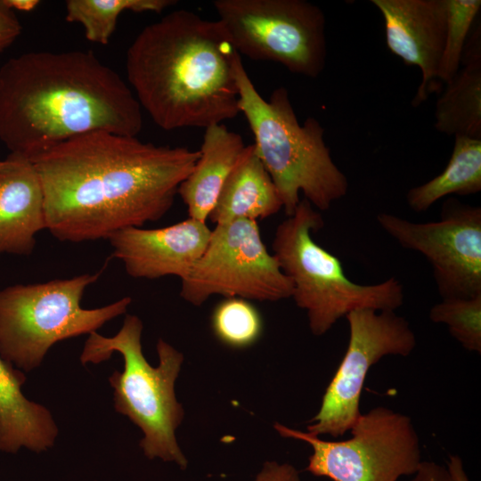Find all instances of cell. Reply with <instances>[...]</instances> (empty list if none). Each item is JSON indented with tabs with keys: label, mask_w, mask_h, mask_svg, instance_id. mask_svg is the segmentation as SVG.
I'll use <instances>...</instances> for the list:
<instances>
[{
	"label": "cell",
	"mask_w": 481,
	"mask_h": 481,
	"mask_svg": "<svg viewBox=\"0 0 481 481\" xmlns=\"http://www.w3.org/2000/svg\"><path fill=\"white\" fill-rule=\"evenodd\" d=\"M481 9L480 0H447L446 32L437 80L445 85L460 69L463 50Z\"/></svg>",
	"instance_id": "603a6c76"
},
{
	"label": "cell",
	"mask_w": 481,
	"mask_h": 481,
	"mask_svg": "<svg viewBox=\"0 0 481 481\" xmlns=\"http://www.w3.org/2000/svg\"><path fill=\"white\" fill-rule=\"evenodd\" d=\"M25 381L24 371L0 355V452L15 453L24 447L40 452L51 448L58 435L49 410L23 395Z\"/></svg>",
	"instance_id": "2e32d148"
},
{
	"label": "cell",
	"mask_w": 481,
	"mask_h": 481,
	"mask_svg": "<svg viewBox=\"0 0 481 481\" xmlns=\"http://www.w3.org/2000/svg\"><path fill=\"white\" fill-rule=\"evenodd\" d=\"M199 151L94 131L32 158L46 229L61 241L108 240L163 217Z\"/></svg>",
	"instance_id": "6da1fadb"
},
{
	"label": "cell",
	"mask_w": 481,
	"mask_h": 481,
	"mask_svg": "<svg viewBox=\"0 0 481 481\" xmlns=\"http://www.w3.org/2000/svg\"><path fill=\"white\" fill-rule=\"evenodd\" d=\"M97 273L15 284L0 289V355L22 371L38 367L57 342L90 334L125 314L124 297L105 306L86 309L81 300Z\"/></svg>",
	"instance_id": "52a82bcc"
},
{
	"label": "cell",
	"mask_w": 481,
	"mask_h": 481,
	"mask_svg": "<svg viewBox=\"0 0 481 481\" xmlns=\"http://www.w3.org/2000/svg\"><path fill=\"white\" fill-rule=\"evenodd\" d=\"M281 208L277 188L249 144L226 178L208 218L216 224L240 219L257 222Z\"/></svg>",
	"instance_id": "ac0fdd59"
},
{
	"label": "cell",
	"mask_w": 481,
	"mask_h": 481,
	"mask_svg": "<svg viewBox=\"0 0 481 481\" xmlns=\"http://www.w3.org/2000/svg\"><path fill=\"white\" fill-rule=\"evenodd\" d=\"M283 437L307 443L313 449L306 470L333 481H397L414 474L421 463V447L412 419L384 406L361 413L351 437L327 441L278 422Z\"/></svg>",
	"instance_id": "9c48e42d"
},
{
	"label": "cell",
	"mask_w": 481,
	"mask_h": 481,
	"mask_svg": "<svg viewBox=\"0 0 481 481\" xmlns=\"http://www.w3.org/2000/svg\"><path fill=\"white\" fill-rule=\"evenodd\" d=\"M292 289L257 222L240 219L211 230L204 252L181 280L180 296L200 306L215 295L274 302L291 298Z\"/></svg>",
	"instance_id": "30bf717a"
},
{
	"label": "cell",
	"mask_w": 481,
	"mask_h": 481,
	"mask_svg": "<svg viewBox=\"0 0 481 481\" xmlns=\"http://www.w3.org/2000/svg\"><path fill=\"white\" fill-rule=\"evenodd\" d=\"M384 20L389 51L406 65L417 66L421 81L412 105L420 106L440 91L437 73L444 50L447 0H371Z\"/></svg>",
	"instance_id": "4fadbf2b"
},
{
	"label": "cell",
	"mask_w": 481,
	"mask_h": 481,
	"mask_svg": "<svg viewBox=\"0 0 481 481\" xmlns=\"http://www.w3.org/2000/svg\"><path fill=\"white\" fill-rule=\"evenodd\" d=\"M446 469L451 481H469L468 476L464 470L463 462L458 455H450Z\"/></svg>",
	"instance_id": "83f0119b"
},
{
	"label": "cell",
	"mask_w": 481,
	"mask_h": 481,
	"mask_svg": "<svg viewBox=\"0 0 481 481\" xmlns=\"http://www.w3.org/2000/svg\"><path fill=\"white\" fill-rule=\"evenodd\" d=\"M254 481H302L298 470L289 463L266 461Z\"/></svg>",
	"instance_id": "484cf974"
},
{
	"label": "cell",
	"mask_w": 481,
	"mask_h": 481,
	"mask_svg": "<svg viewBox=\"0 0 481 481\" xmlns=\"http://www.w3.org/2000/svg\"><path fill=\"white\" fill-rule=\"evenodd\" d=\"M210 235L207 222L188 217L160 228H126L108 240L112 257L122 262L129 276L149 280L176 276L181 281L204 252Z\"/></svg>",
	"instance_id": "5bb4252c"
},
{
	"label": "cell",
	"mask_w": 481,
	"mask_h": 481,
	"mask_svg": "<svg viewBox=\"0 0 481 481\" xmlns=\"http://www.w3.org/2000/svg\"><path fill=\"white\" fill-rule=\"evenodd\" d=\"M456 75L435 107L434 127L447 135L481 140V29H471Z\"/></svg>",
	"instance_id": "d6986e66"
},
{
	"label": "cell",
	"mask_w": 481,
	"mask_h": 481,
	"mask_svg": "<svg viewBox=\"0 0 481 481\" xmlns=\"http://www.w3.org/2000/svg\"><path fill=\"white\" fill-rule=\"evenodd\" d=\"M429 319L447 326L461 346L481 353V295L470 298H448L434 305Z\"/></svg>",
	"instance_id": "cb8c5ba5"
},
{
	"label": "cell",
	"mask_w": 481,
	"mask_h": 481,
	"mask_svg": "<svg viewBox=\"0 0 481 481\" xmlns=\"http://www.w3.org/2000/svg\"><path fill=\"white\" fill-rule=\"evenodd\" d=\"M246 145L223 124L205 128L200 156L177 194L191 218L207 222L221 189Z\"/></svg>",
	"instance_id": "e0dca14e"
},
{
	"label": "cell",
	"mask_w": 481,
	"mask_h": 481,
	"mask_svg": "<svg viewBox=\"0 0 481 481\" xmlns=\"http://www.w3.org/2000/svg\"><path fill=\"white\" fill-rule=\"evenodd\" d=\"M238 55L218 20L181 9L140 31L126 51V77L158 126L205 129L240 113Z\"/></svg>",
	"instance_id": "3957f363"
},
{
	"label": "cell",
	"mask_w": 481,
	"mask_h": 481,
	"mask_svg": "<svg viewBox=\"0 0 481 481\" xmlns=\"http://www.w3.org/2000/svg\"><path fill=\"white\" fill-rule=\"evenodd\" d=\"M21 32V24L15 13L0 0V53L6 50Z\"/></svg>",
	"instance_id": "d4e9b609"
},
{
	"label": "cell",
	"mask_w": 481,
	"mask_h": 481,
	"mask_svg": "<svg viewBox=\"0 0 481 481\" xmlns=\"http://www.w3.org/2000/svg\"><path fill=\"white\" fill-rule=\"evenodd\" d=\"M349 338L346 353L307 426L315 436H343L360 414V398L371 367L387 355L408 356L416 346L409 322L395 311L357 309L346 316Z\"/></svg>",
	"instance_id": "8fae6325"
},
{
	"label": "cell",
	"mask_w": 481,
	"mask_h": 481,
	"mask_svg": "<svg viewBox=\"0 0 481 481\" xmlns=\"http://www.w3.org/2000/svg\"><path fill=\"white\" fill-rule=\"evenodd\" d=\"M142 108L92 51H38L0 66V141L29 159L94 131L136 136Z\"/></svg>",
	"instance_id": "7a4b0ae2"
},
{
	"label": "cell",
	"mask_w": 481,
	"mask_h": 481,
	"mask_svg": "<svg viewBox=\"0 0 481 481\" xmlns=\"http://www.w3.org/2000/svg\"><path fill=\"white\" fill-rule=\"evenodd\" d=\"M380 227L404 249L422 254L442 299L481 295V208L448 198L436 222L415 223L379 213Z\"/></svg>",
	"instance_id": "7c38bea8"
},
{
	"label": "cell",
	"mask_w": 481,
	"mask_h": 481,
	"mask_svg": "<svg viewBox=\"0 0 481 481\" xmlns=\"http://www.w3.org/2000/svg\"><path fill=\"white\" fill-rule=\"evenodd\" d=\"M240 112L254 135L255 151L277 188L287 216L304 199L320 211L343 198L348 180L334 163L320 122L307 118L300 124L285 87L274 89L266 101L249 77L240 55L235 60Z\"/></svg>",
	"instance_id": "277c9868"
},
{
	"label": "cell",
	"mask_w": 481,
	"mask_h": 481,
	"mask_svg": "<svg viewBox=\"0 0 481 481\" xmlns=\"http://www.w3.org/2000/svg\"><path fill=\"white\" fill-rule=\"evenodd\" d=\"M4 3L13 11L30 12L34 10L40 2L37 0H4Z\"/></svg>",
	"instance_id": "f1b7e54d"
},
{
	"label": "cell",
	"mask_w": 481,
	"mask_h": 481,
	"mask_svg": "<svg viewBox=\"0 0 481 481\" xmlns=\"http://www.w3.org/2000/svg\"><path fill=\"white\" fill-rule=\"evenodd\" d=\"M175 4V0H68L65 18L79 23L88 41L107 45L122 12L159 13Z\"/></svg>",
	"instance_id": "44dd1931"
},
{
	"label": "cell",
	"mask_w": 481,
	"mask_h": 481,
	"mask_svg": "<svg viewBox=\"0 0 481 481\" xmlns=\"http://www.w3.org/2000/svg\"><path fill=\"white\" fill-rule=\"evenodd\" d=\"M142 332L141 319L127 314L115 336L90 333L80 361L83 364L100 363L114 352L122 355L123 371H115L109 378L114 389L116 411L141 428L143 437L140 446L148 459L175 462L185 469L188 461L175 438V429L183 419L184 411L175 395V381L183 355L159 338L157 343L159 363L152 367L143 353Z\"/></svg>",
	"instance_id": "5b68a950"
},
{
	"label": "cell",
	"mask_w": 481,
	"mask_h": 481,
	"mask_svg": "<svg viewBox=\"0 0 481 481\" xmlns=\"http://www.w3.org/2000/svg\"><path fill=\"white\" fill-rule=\"evenodd\" d=\"M46 229L42 183L33 162L10 153L0 160V255H30Z\"/></svg>",
	"instance_id": "9a60e30c"
},
{
	"label": "cell",
	"mask_w": 481,
	"mask_h": 481,
	"mask_svg": "<svg viewBox=\"0 0 481 481\" xmlns=\"http://www.w3.org/2000/svg\"><path fill=\"white\" fill-rule=\"evenodd\" d=\"M218 21L240 55L317 77L327 56L325 16L306 0H216Z\"/></svg>",
	"instance_id": "ba28073f"
},
{
	"label": "cell",
	"mask_w": 481,
	"mask_h": 481,
	"mask_svg": "<svg viewBox=\"0 0 481 481\" xmlns=\"http://www.w3.org/2000/svg\"><path fill=\"white\" fill-rule=\"evenodd\" d=\"M324 225L311 203L300 200L281 222L272 242L273 255L292 283L296 305L305 310L311 332L322 336L343 316L357 309L395 311L404 303V288L395 277L362 285L345 273L341 261L312 237Z\"/></svg>",
	"instance_id": "8992f818"
},
{
	"label": "cell",
	"mask_w": 481,
	"mask_h": 481,
	"mask_svg": "<svg viewBox=\"0 0 481 481\" xmlns=\"http://www.w3.org/2000/svg\"><path fill=\"white\" fill-rule=\"evenodd\" d=\"M211 327L216 337L224 345L243 348L259 338L263 322L258 310L249 300L226 298L214 308Z\"/></svg>",
	"instance_id": "7402d4cb"
},
{
	"label": "cell",
	"mask_w": 481,
	"mask_h": 481,
	"mask_svg": "<svg viewBox=\"0 0 481 481\" xmlns=\"http://www.w3.org/2000/svg\"><path fill=\"white\" fill-rule=\"evenodd\" d=\"M410 481H451L446 467L422 461Z\"/></svg>",
	"instance_id": "4316f807"
},
{
	"label": "cell",
	"mask_w": 481,
	"mask_h": 481,
	"mask_svg": "<svg viewBox=\"0 0 481 481\" xmlns=\"http://www.w3.org/2000/svg\"><path fill=\"white\" fill-rule=\"evenodd\" d=\"M480 191L481 140L454 136L452 152L444 169L431 180L410 189L406 200L412 211L423 213L445 196H468Z\"/></svg>",
	"instance_id": "ffe728a7"
}]
</instances>
